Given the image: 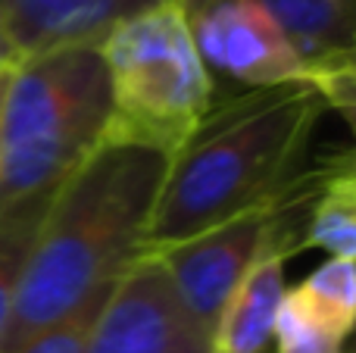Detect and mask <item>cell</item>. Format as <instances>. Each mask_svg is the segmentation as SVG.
Segmentation results:
<instances>
[{
	"mask_svg": "<svg viewBox=\"0 0 356 353\" xmlns=\"http://www.w3.org/2000/svg\"><path fill=\"white\" fill-rule=\"evenodd\" d=\"M54 194L31 197L0 216V338L10 325L13 304H16L19 285H22V272L29 266L38 229H41L44 213H47Z\"/></svg>",
	"mask_w": 356,
	"mask_h": 353,
	"instance_id": "12",
	"label": "cell"
},
{
	"mask_svg": "<svg viewBox=\"0 0 356 353\" xmlns=\"http://www.w3.org/2000/svg\"><path fill=\"white\" fill-rule=\"evenodd\" d=\"M332 169H338V172H350L356 179V160H350V156H334L332 163H328Z\"/></svg>",
	"mask_w": 356,
	"mask_h": 353,
	"instance_id": "19",
	"label": "cell"
},
{
	"mask_svg": "<svg viewBox=\"0 0 356 353\" xmlns=\"http://www.w3.org/2000/svg\"><path fill=\"white\" fill-rule=\"evenodd\" d=\"M284 191L275 200L250 206L216 229L200 231L175 247L154 254L166 266L184 310L197 319L203 331H213L222 306L228 304V297L241 285L247 269L253 266L259 250L266 247Z\"/></svg>",
	"mask_w": 356,
	"mask_h": 353,
	"instance_id": "6",
	"label": "cell"
},
{
	"mask_svg": "<svg viewBox=\"0 0 356 353\" xmlns=\"http://www.w3.org/2000/svg\"><path fill=\"white\" fill-rule=\"evenodd\" d=\"M303 247H322L334 260L356 263V179L350 172L332 166L322 172V188L303 225Z\"/></svg>",
	"mask_w": 356,
	"mask_h": 353,
	"instance_id": "11",
	"label": "cell"
},
{
	"mask_svg": "<svg viewBox=\"0 0 356 353\" xmlns=\"http://www.w3.org/2000/svg\"><path fill=\"white\" fill-rule=\"evenodd\" d=\"M303 81L309 88H316L322 97V104L338 110L344 116V122L350 125L353 141H356V72H347V69H332V66H307L303 72ZM350 160H356V147L350 150Z\"/></svg>",
	"mask_w": 356,
	"mask_h": 353,
	"instance_id": "16",
	"label": "cell"
},
{
	"mask_svg": "<svg viewBox=\"0 0 356 353\" xmlns=\"http://www.w3.org/2000/svg\"><path fill=\"white\" fill-rule=\"evenodd\" d=\"M160 0H0L16 60L63 47H97L119 22Z\"/></svg>",
	"mask_w": 356,
	"mask_h": 353,
	"instance_id": "9",
	"label": "cell"
},
{
	"mask_svg": "<svg viewBox=\"0 0 356 353\" xmlns=\"http://www.w3.org/2000/svg\"><path fill=\"white\" fill-rule=\"evenodd\" d=\"M350 3H353V6H356V0H350Z\"/></svg>",
	"mask_w": 356,
	"mask_h": 353,
	"instance_id": "21",
	"label": "cell"
},
{
	"mask_svg": "<svg viewBox=\"0 0 356 353\" xmlns=\"http://www.w3.org/2000/svg\"><path fill=\"white\" fill-rule=\"evenodd\" d=\"M297 204L300 200L284 191L266 247L259 250L209 331V353H269L275 313L284 297V260L300 250V238L294 235Z\"/></svg>",
	"mask_w": 356,
	"mask_h": 353,
	"instance_id": "8",
	"label": "cell"
},
{
	"mask_svg": "<svg viewBox=\"0 0 356 353\" xmlns=\"http://www.w3.org/2000/svg\"><path fill=\"white\" fill-rule=\"evenodd\" d=\"M294 294L338 338H347L356 329V263L332 256L309 272Z\"/></svg>",
	"mask_w": 356,
	"mask_h": 353,
	"instance_id": "13",
	"label": "cell"
},
{
	"mask_svg": "<svg viewBox=\"0 0 356 353\" xmlns=\"http://www.w3.org/2000/svg\"><path fill=\"white\" fill-rule=\"evenodd\" d=\"M16 63L19 60L10 47V38H6V28H3V16H0V72H3V69H13Z\"/></svg>",
	"mask_w": 356,
	"mask_h": 353,
	"instance_id": "18",
	"label": "cell"
},
{
	"mask_svg": "<svg viewBox=\"0 0 356 353\" xmlns=\"http://www.w3.org/2000/svg\"><path fill=\"white\" fill-rule=\"evenodd\" d=\"M110 79L97 47H63L16 63L0 116V216L54 194L100 144Z\"/></svg>",
	"mask_w": 356,
	"mask_h": 353,
	"instance_id": "3",
	"label": "cell"
},
{
	"mask_svg": "<svg viewBox=\"0 0 356 353\" xmlns=\"http://www.w3.org/2000/svg\"><path fill=\"white\" fill-rule=\"evenodd\" d=\"M309 66H332V69H347V72H356V35H353V41L347 44L344 50H338V54L325 56V60H319V63H309Z\"/></svg>",
	"mask_w": 356,
	"mask_h": 353,
	"instance_id": "17",
	"label": "cell"
},
{
	"mask_svg": "<svg viewBox=\"0 0 356 353\" xmlns=\"http://www.w3.org/2000/svg\"><path fill=\"white\" fill-rule=\"evenodd\" d=\"M278 353H341V341L328 325H322L307 310L294 288H288L275 313V331H272Z\"/></svg>",
	"mask_w": 356,
	"mask_h": 353,
	"instance_id": "14",
	"label": "cell"
},
{
	"mask_svg": "<svg viewBox=\"0 0 356 353\" xmlns=\"http://www.w3.org/2000/svg\"><path fill=\"white\" fill-rule=\"evenodd\" d=\"M110 79V119L100 144L160 150L169 160L216 104L181 0H160L119 22L97 44Z\"/></svg>",
	"mask_w": 356,
	"mask_h": 353,
	"instance_id": "4",
	"label": "cell"
},
{
	"mask_svg": "<svg viewBox=\"0 0 356 353\" xmlns=\"http://www.w3.org/2000/svg\"><path fill=\"white\" fill-rule=\"evenodd\" d=\"M110 288L113 285L94 291L91 297L81 300L72 313H66L60 322H54L50 329L38 331L35 338H29L22 347H16L13 353H88V338H91L94 319H97Z\"/></svg>",
	"mask_w": 356,
	"mask_h": 353,
	"instance_id": "15",
	"label": "cell"
},
{
	"mask_svg": "<svg viewBox=\"0 0 356 353\" xmlns=\"http://www.w3.org/2000/svg\"><path fill=\"white\" fill-rule=\"evenodd\" d=\"M322 110L319 91L307 81L257 88L213 104L169 160L138 254H160L275 200L294 181V166Z\"/></svg>",
	"mask_w": 356,
	"mask_h": 353,
	"instance_id": "2",
	"label": "cell"
},
{
	"mask_svg": "<svg viewBox=\"0 0 356 353\" xmlns=\"http://www.w3.org/2000/svg\"><path fill=\"white\" fill-rule=\"evenodd\" d=\"M166 172V154L122 144H97L69 172L38 229L0 353L22 347L116 281L141 247Z\"/></svg>",
	"mask_w": 356,
	"mask_h": 353,
	"instance_id": "1",
	"label": "cell"
},
{
	"mask_svg": "<svg viewBox=\"0 0 356 353\" xmlns=\"http://www.w3.org/2000/svg\"><path fill=\"white\" fill-rule=\"evenodd\" d=\"M13 69H16V66H13ZM13 69H3V72H0V116H3V97H6V85H10Z\"/></svg>",
	"mask_w": 356,
	"mask_h": 353,
	"instance_id": "20",
	"label": "cell"
},
{
	"mask_svg": "<svg viewBox=\"0 0 356 353\" xmlns=\"http://www.w3.org/2000/svg\"><path fill=\"white\" fill-rule=\"evenodd\" d=\"M282 28L303 63H319L344 50L356 35V6L350 0H257Z\"/></svg>",
	"mask_w": 356,
	"mask_h": 353,
	"instance_id": "10",
	"label": "cell"
},
{
	"mask_svg": "<svg viewBox=\"0 0 356 353\" xmlns=\"http://www.w3.org/2000/svg\"><path fill=\"white\" fill-rule=\"evenodd\" d=\"M188 22L209 75L247 91L303 81L307 63L257 0H207L188 10Z\"/></svg>",
	"mask_w": 356,
	"mask_h": 353,
	"instance_id": "7",
	"label": "cell"
},
{
	"mask_svg": "<svg viewBox=\"0 0 356 353\" xmlns=\"http://www.w3.org/2000/svg\"><path fill=\"white\" fill-rule=\"evenodd\" d=\"M88 353H209V331L184 310L160 256L135 254L94 319Z\"/></svg>",
	"mask_w": 356,
	"mask_h": 353,
	"instance_id": "5",
	"label": "cell"
}]
</instances>
